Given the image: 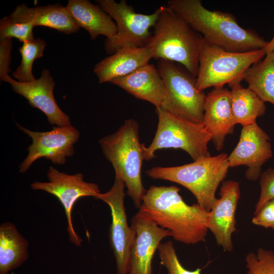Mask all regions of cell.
I'll list each match as a JSON object with an SVG mask.
<instances>
[{"label": "cell", "instance_id": "cell-1", "mask_svg": "<svg viewBox=\"0 0 274 274\" xmlns=\"http://www.w3.org/2000/svg\"><path fill=\"white\" fill-rule=\"evenodd\" d=\"M175 185H152L146 191L139 212L157 225L168 229L173 238L187 245L204 241L209 212L197 203L187 204Z\"/></svg>", "mask_w": 274, "mask_h": 274}, {"label": "cell", "instance_id": "cell-2", "mask_svg": "<svg viewBox=\"0 0 274 274\" xmlns=\"http://www.w3.org/2000/svg\"><path fill=\"white\" fill-rule=\"evenodd\" d=\"M167 7L185 19L207 43L226 51L245 52L268 44L255 31L241 26L231 13L206 9L200 0H169Z\"/></svg>", "mask_w": 274, "mask_h": 274}, {"label": "cell", "instance_id": "cell-3", "mask_svg": "<svg viewBox=\"0 0 274 274\" xmlns=\"http://www.w3.org/2000/svg\"><path fill=\"white\" fill-rule=\"evenodd\" d=\"M159 8L153 33L145 47L153 58L179 63L196 77L203 38L167 6Z\"/></svg>", "mask_w": 274, "mask_h": 274}, {"label": "cell", "instance_id": "cell-4", "mask_svg": "<svg viewBox=\"0 0 274 274\" xmlns=\"http://www.w3.org/2000/svg\"><path fill=\"white\" fill-rule=\"evenodd\" d=\"M139 128L136 121L127 119L116 132L99 141L102 153L112 164L115 175L124 181L126 195L138 209L147 191L141 176L146 147L140 141Z\"/></svg>", "mask_w": 274, "mask_h": 274}, {"label": "cell", "instance_id": "cell-5", "mask_svg": "<svg viewBox=\"0 0 274 274\" xmlns=\"http://www.w3.org/2000/svg\"><path fill=\"white\" fill-rule=\"evenodd\" d=\"M229 167L228 155L222 153L182 165L153 167L147 169L146 174L153 179L183 186L193 194L198 205L210 212L218 199L216 190L226 177Z\"/></svg>", "mask_w": 274, "mask_h": 274}, {"label": "cell", "instance_id": "cell-6", "mask_svg": "<svg viewBox=\"0 0 274 274\" xmlns=\"http://www.w3.org/2000/svg\"><path fill=\"white\" fill-rule=\"evenodd\" d=\"M158 122L151 143L146 147L145 160L156 157L163 149H180L186 152L193 161L211 156L208 144L212 136L202 124L196 123L156 108Z\"/></svg>", "mask_w": 274, "mask_h": 274}, {"label": "cell", "instance_id": "cell-7", "mask_svg": "<svg viewBox=\"0 0 274 274\" xmlns=\"http://www.w3.org/2000/svg\"><path fill=\"white\" fill-rule=\"evenodd\" d=\"M157 69L166 89L160 108L187 120L202 124L207 95L196 88V77L184 66L159 59Z\"/></svg>", "mask_w": 274, "mask_h": 274}, {"label": "cell", "instance_id": "cell-8", "mask_svg": "<svg viewBox=\"0 0 274 274\" xmlns=\"http://www.w3.org/2000/svg\"><path fill=\"white\" fill-rule=\"evenodd\" d=\"M264 49L245 52H233L204 42L199 57L196 88L224 86L236 80H243L247 70L266 55Z\"/></svg>", "mask_w": 274, "mask_h": 274}, {"label": "cell", "instance_id": "cell-9", "mask_svg": "<svg viewBox=\"0 0 274 274\" xmlns=\"http://www.w3.org/2000/svg\"><path fill=\"white\" fill-rule=\"evenodd\" d=\"M101 9L115 22L117 32L112 41L106 40L105 48L109 54L125 46L145 47L152 33L160 12L159 8L150 14L136 13L125 0L119 3L114 0H98Z\"/></svg>", "mask_w": 274, "mask_h": 274}, {"label": "cell", "instance_id": "cell-10", "mask_svg": "<svg viewBox=\"0 0 274 274\" xmlns=\"http://www.w3.org/2000/svg\"><path fill=\"white\" fill-rule=\"evenodd\" d=\"M125 185L115 175L114 184L107 192L99 193L94 197L106 203L110 208L112 222L109 229L110 247L116 260L117 274H128L130 255L135 232L128 224L124 206Z\"/></svg>", "mask_w": 274, "mask_h": 274}, {"label": "cell", "instance_id": "cell-11", "mask_svg": "<svg viewBox=\"0 0 274 274\" xmlns=\"http://www.w3.org/2000/svg\"><path fill=\"white\" fill-rule=\"evenodd\" d=\"M48 182L34 181L30 185L33 190H43L55 196L64 208L67 221V231L70 242L77 247L82 239L76 232L73 224L72 212L76 201L83 197H95L100 193L97 184L85 182L79 173L69 175L51 166L47 172Z\"/></svg>", "mask_w": 274, "mask_h": 274}, {"label": "cell", "instance_id": "cell-12", "mask_svg": "<svg viewBox=\"0 0 274 274\" xmlns=\"http://www.w3.org/2000/svg\"><path fill=\"white\" fill-rule=\"evenodd\" d=\"M16 125L32 141L27 149V156L19 165L20 173H25L39 158H45L54 164L64 165L66 157L74 155V145L79 139L80 132L71 124L54 126L51 130L44 132L33 131Z\"/></svg>", "mask_w": 274, "mask_h": 274}, {"label": "cell", "instance_id": "cell-13", "mask_svg": "<svg viewBox=\"0 0 274 274\" xmlns=\"http://www.w3.org/2000/svg\"><path fill=\"white\" fill-rule=\"evenodd\" d=\"M272 156L270 139L257 123L244 126L239 141L228 156L229 167L246 166V178L255 181L261 175L262 165Z\"/></svg>", "mask_w": 274, "mask_h": 274}, {"label": "cell", "instance_id": "cell-14", "mask_svg": "<svg viewBox=\"0 0 274 274\" xmlns=\"http://www.w3.org/2000/svg\"><path fill=\"white\" fill-rule=\"evenodd\" d=\"M10 84L13 91L25 97L32 107L44 113L49 123L55 126L71 124L69 116L58 106L53 95L55 83L48 69H43L40 77L30 82L23 83L9 75L1 79Z\"/></svg>", "mask_w": 274, "mask_h": 274}, {"label": "cell", "instance_id": "cell-15", "mask_svg": "<svg viewBox=\"0 0 274 274\" xmlns=\"http://www.w3.org/2000/svg\"><path fill=\"white\" fill-rule=\"evenodd\" d=\"M130 226L135 237L130 251L128 274H152L155 252L161 241L172 234L139 211L131 218Z\"/></svg>", "mask_w": 274, "mask_h": 274}, {"label": "cell", "instance_id": "cell-16", "mask_svg": "<svg viewBox=\"0 0 274 274\" xmlns=\"http://www.w3.org/2000/svg\"><path fill=\"white\" fill-rule=\"evenodd\" d=\"M218 199L209 212L206 225L213 234L218 246L228 252L233 250L232 234L236 231L235 212L240 197L238 182L223 181Z\"/></svg>", "mask_w": 274, "mask_h": 274}, {"label": "cell", "instance_id": "cell-17", "mask_svg": "<svg viewBox=\"0 0 274 274\" xmlns=\"http://www.w3.org/2000/svg\"><path fill=\"white\" fill-rule=\"evenodd\" d=\"M235 124L230 91L224 86L214 87L206 96L202 125L217 150L222 149L226 136L233 132Z\"/></svg>", "mask_w": 274, "mask_h": 274}, {"label": "cell", "instance_id": "cell-18", "mask_svg": "<svg viewBox=\"0 0 274 274\" xmlns=\"http://www.w3.org/2000/svg\"><path fill=\"white\" fill-rule=\"evenodd\" d=\"M110 83L135 97L160 108L166 94L163 81L156 66L148 63L131 73L113 79Z\"/></svg>", "mask_w": 274, "mask_h": 274}, {"label": "cell", "instance_id": "cell-19", "mask_svg": "<svg viewBox=\"0 0 274 274\" xmlns=\"http://www.w3.org/2000/svg\"><path fill=\"white\" fill-rule=\"evenodd\" d=\"M151 58L152 55L146 47L125 46L97 63L93 72L99 83L110 82L148 64Z\"/></svg>", "mask_w": 274, "mask_h": 274}, {"label": "cell", "instance_id": "cell-20", "mask_svg": "<svg viewBox=\"0 0 274 274\" xmlns=\"http://www.w3.org/2000/svg\"><path fill=\"white\" fill-rule=\"evenodd\" d=\"M9 16L17 21L50 27L66 35L76 32L80 28L66 7L58 4L30 8L21 4Z\"/></svg>", "mask_w": 274, "mask_h": 274}, {"label": "cell", "instance_id": "cell-21", "mask_svg": "<svg viewBox=\"0 0 274 274\" xmlns=\"http://www.w3.org/2000/svg\"><path fill=\"white\" fill-rule=\"evenodd\" d=\"M65 7L77 25L89 32L91 40L100 35L106 36L109 41L115 38L116 22L99 5L88 0H69Z\"/></svg>", "mask_w": 274, "mask_h": 274}, {"label": "cell", "instance_id": "cell-22", "mask_svg": "<svg viewBox=\"0 0 274 274\" xmlns=\"http://www.w3.org/2000/svg\"><path fill=\"white\" fill-rule=\"evenodd\" d=\"M28 243L11 222L0 225V274H8L27 259Z\"/></svg>", "mask_w": 274, "mask_h": 274}, {"label": "cell", "instance_id": "cell-23", "mask_svg": "<svg viewBox=\"0 0 274 274\" xmlns=\"http://www.w3.org/2000/svg\"><path fill=\"white\" fill-rule=\"evenodd\" d=\"M241 80L228 84L231 88L232 111L235 124L244 126L256 123L258 117L266 111V105L250 88H245Z\"/></svg>", "mask_w": 274, "mask_h": 274}, {"label": "cell", "instance_id": "cell-24", "mask_svg": "<svg viewBox=\"0 0 274 274\" xmlns=\"http://www.w3.org/2000/svg\"><path fill=\"white\" fill-rule=\"evenodd\" d=\"M243 80L264 102L274 106V52H268L245 72Z\"/></svg>", "mask_w": 274, "mask_h": 274}, {"label": "cell", "instance_id": "cell-25", "mask_svg": "<svg viewBox=\"0 0 274 274\" xmlns=\"http://www.w3.org/2000/svg\"><path fill=\"white\" fill-rule=\"evenodd\" d=\"M46 44L45 40L40 38L23 43L19 49L21 55V63L12 74L17 81L27 83L36 80L32 72V65L36 59L43 56Z\"/></svg>", "mask_w": 274, "mask_h": 274}, {"label": "cell", "instance_id": "cell-26", "mask_svg": "<svg viewBox=\"0 0 274 274\" xmlns=\"http://www.w3.org/2000/svg\"><path fill=\"white\" fill-rule=\"evenodd\" d=\"M247 274H274V252L259 248L245 258Z\"/></svg>", "mask_w": 274, "mask_h": 274}, {"label": "cell", "instance_id": "cell-27", "mask_svg": "<svg viewBox=\"0 0 274 274\" xmlns=\"http://www.w3.org/2000/svg\"><path fill=\"white\" fill-rule=\"evenodd\" d=\"M157 251L160 264L166 268L167 274H201V268L189 270L183 266L171 241L161 243Z\"/></svg>", "mask_w": 274, "mask_h": 274}, {"label": "cell", "instance_id": "cell-28", "mask_svg": "<svg viewBox=\"0 0 274 274\" xmlns=\"http://www.w3.org/2000/svg\"><path fill=\"white\" fill-rule=\"evenodd\" d=\"M29 23L17 21L9 16L4 17L0 21V40L15 38L23 43L34 39L33 28Z\"/></svg>", "mask_w": 274, "mask_h": 274}, {"label": "cell", "instance_id": "cell-29", "mask_svg": "<svg viewBox=\"0 0 274 274\" xmlns=\"http://www.w3.org/2000/svg\"><path fill=\"white\" fill-rule=\"evenodd\" d=\"M259 183L260 194L255 206V212L267 201L274 198V169L269 168L261 173Z\"/></svg>", "mask_w": 274, "mask_h": 274}, {"label": "cell", "instance_id": "cell-30", "mask_svg": "<svg viewBox=\"0 0 274 274\" xmlns=\"http://www.w3.org/2000/svg\"><path fill=\"white\" fill-rule=\"evenodd\" d=\"M254 215L253 224L274 231V198L265 202Z\"/></svg>", "mask_w": 274, "mask_h": 274}, {"label": "cell", "instance_id": "cell-31", "mask_svg": "<svg viewBox=\"0 0 274 274\" xmlns=\"http://www.w3.org/2000/svg\"><path fill=\"white\" fill-rule=\"evenodd\" d=\"M12 45V38L0 40V79L9 75L12 71L10 66Z\"/></svg>", "mask_w": 274, "mask_h": 274}, {"label": "cell", "instance_id": "cell-32", "mask_svg": "<svg viewBox=\"0 0 274 274\" xmlns=\"http://www.w3.org/2000/svg\"><path fill=\"white\" fill-rule=\"evenodd\" d=\"M266 53L270 52H274V36L271 40L268 42V44L264 49Z\"/></svg>", "mask_w": 274, "mask_h": 274}]
</instances>
